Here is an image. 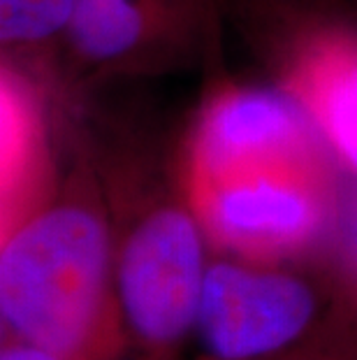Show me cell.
I'll return each mask as SVG.
<instances>
[{"label":"cell","mask_w":357,"mask_h":360,"mask_svg":"<svg viewBox=\"0 0 357 360\" xmlns=\"http://www.w3.org/2000/svg\"><path fill=\"white\" fill-rule=\"evenodd\" d=\"M318 297L295 274L241 263L207 267L195 328L216 360H260L299 347Z\"/></svg>","instance_id":"4"},{"label":"cell","mask_w":357,"mask_h":360,"mask_svg":"<svg viewBox=\"0 0 357 360\" xmlns=\"http://www.w3.org/2000/svg\"><path fill=\"white\" fill-rule=\"evenodd\" d=\"M0 360H65L51 351L33 347L28 342L14 340V337H3V349H0Z\"/></svg>","instance_id":"10"},{"label":"cell","mask_w":357,"mask_h":360,"mask_svg":"<svg viewBox=\"0 0 357 360\" xmlns=\"http://www.w3.org/2000/svg\"><path fill=\"white\" fill-rule=\"evenodd\" d=\"M154 21L156 0H77L67 33L83 58L109 63L140 49Z\"/></svg>","instance_id":"7"},{"label":"cell","mask_w":357,"mask_h":360,"mask_svg":"<svg viewBox=\"0 0 357 360\" xmlns=\"http://www.w3.org/2000/svg\"><path fill=\"white\" fill-rule=\"evenodd\" d=\"M191 200L207 237L255 263L307 247L328 212L318 163L260 165L191 179Z\"/></svg>","instance_id":"3"},{"label":"cell","mask_w":357,"mask_h":360,"mask_svg":"<svg viewBox=\"0 0 357 360\" xmlns=\"http://www.w3.org/2000/svg\"><path fill=\"white\" fill-rule=\"evenodd\" d=\"M77 0H0L3 44H37L70 28Z\"/></svg>","instance_id":"8"},{"label":"cell","mask_w":357,"mask_h":360,"mask_svg":"<svg viewBox=\"0 0 357 360\" xmlns=\"http://www.w3.org/2000/svg\"><path fill=\"white\" fill-rule=\"evenodd\" d=\"M295 98L357 174V40L316 44L295 75Z\"/></svg>","instance_id":"6"},{"label":"cell","mask_w":357,"mask_h":360,"mask_svg":"<svg viewBox=\"0 0 357 360\" xmlns=\"http://www.w3.org/2000/svg\"><path fill=\"white\" fill-rule=\"evenodd\" d=\"M314 119L297 98L244 89L218 96L202 114L193 179L281 163H318Z\"/></svg>","instance_id":"5"},{"label":"cell","mask_w":357,"mask_h":360,"mask_svg":"<svg viewBox=\"0 0 357 360\" xmlns=\"http://www.w3.org/2000/svg\"><path fill=\"white\" fill-rule=\"evenodd\" d=\"M216 360V358H209ZM260 360H357V340L355 337H325L311 344H299L285 354L260 358Z\"/></svg>","instance_id":"9"},{"label":"cell","mask_w":357,"mask_h":360,"mask_svg":"<svg viewBox=\"0 0 357 360\" xmlns=\"http://www.w3.org/2000/svg\"><path fill=\"white\" fill-rule=\"evenodd\" d=\"M102 210L83 193L33 205L3 228V337L65 360H121L126 326Z\"/></svg>","instance_id":"1"},{"label":"cell","mask_w":357,"mask_h":360,"mask_svg":"<svg viewBox=\"0 0 357 360\" xmlns=\"http://www.w3.org/2000/svg\"><path fill=\"white\" fill-rule=\"evenodd\" d=\"M204 235L193 210L158 205L119 244L114 274L126 337L151 360L174 354L195 328L209 267Z\"/></svg>","instance_id":"2"}]
</instances>
